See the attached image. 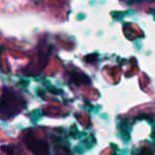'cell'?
Wrapping results in <instances>:
<instances>
[{"instance_id": "1", "label": "cell", "mask_w": 155, "mask_h": 155, "mask_svg": "<svg viewBox=\"0 0 155 155\" xmlns=\"http://www.w3.org/2000/svg\"><path fill=\"white\" fill-rule=\"evenodd\" d=\"M25 100L13 90L4 88L0 97V117L8 119L14 117L23 110Z\"/></svg>"}, {"instance_id": "3", "label": "cell", "mask_w": 155, "mask_h": 155, "mask_svg": "<svg viewBox=\"0 0 155 155\" xmlns=\"http://www.w3.org/2000/svg\"><path fill=\"white\" fill-rule=\"evenodd\" d=\"M17 149H18V148L14 145H4L1 147L2 151H3L4 153H6L8 155H16L15 151H17Z\"/></svg>"}, {"instance_id": "2", "label": "cell", "mask_w": 155, "mask_h": 155, "mask_svg": "<svg viewBox=\"0 0 155 155\" xmlns=\"http://www.w3.org/2000/svg\"><path fill=\"white\" fill-rule=\"evenodd\" d=\"M23 143L27 145L30 151L34 155H50V149L48 143L36 139L31 133H28L23 138Z\"/></svg>"}]
</instances>
